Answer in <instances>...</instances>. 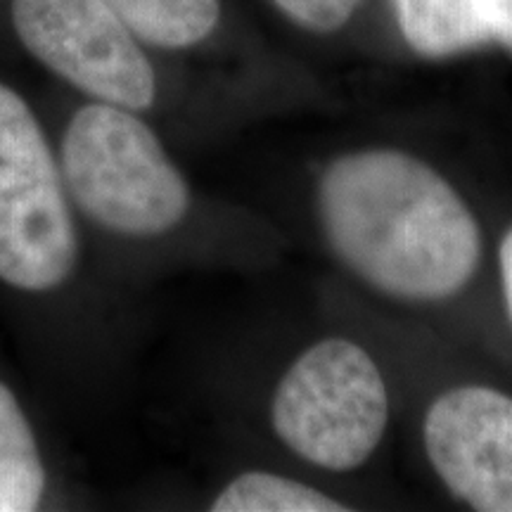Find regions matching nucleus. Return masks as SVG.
Masks as SVG:
<instances>
[{"label": "nucleus", "mask_w": 512, "mask_h": 512, "mask_svg": "<svg viewBox=\"0 0 512 512\" xmlns=\"http://www.w3.org/2000/svg\"><path fill=\"white\" fill-rule=\"evenodd\" d=\"M214 512H344L347 505L297 479L273 472H245L211 503Z\"/></svg>", "instance_id": "obj_10"}, {"label": "nucleus", "mask_w": 512, "mask_h": 512, "mask_svg": "<svg viewBox=\"0 0 512 512\" xmlns=\"http://www.w3.org/2000/svg\"><path fill=\"white\" fill-rule=\"evenodd\" d=\"M491 43L512 53V0H475Z\"/></svg>", "instance_id": "obj_12"}, {"label": "nucleus", "mask_w": 512, "mask_h": 512, "mask_svg": "<svg viewBox=\"0 0 512 512\" xmlns=\"http://www.w3.org/2000/svg\"><path fill=\"white\" fill-rule=\"evenodd\" d=\"M427 458L453 496L484 512H512V396L482 384L434 399L422 427Z\"/></svg>", "instance_id": "obj_6"}, {"label": "nucleus", "mask_w": 512, "mask_h": 512, "mask_svg": "<svg viewBox=\"0 0 512 512\" xmlns=\"http://www.w3.org/2000/svg\"><path fill=\"white\" fill-rule=\"evenodd\" d=\"M60 159L76 207L110 233L155 238L188 214L183 174L152 128L126 107H81L64 131Z\"/></svg>", "instance_id": "obj_2"}, {"label": "nucleus", "mask_w": 512, "mask_h": 512, "mask_svg": "<svg viewBox=\"0 0 512 512\" xmlns=\"http://www.w3.org/2000/svg\"><path fill=\"white\" fill-rule=\"evenodd\" d=\"M138 38L159 48H190L221 19V0H107Z\"/></svg>", "instance_id": "obj_9"}, {"label": "nucleus", "mask_w": 512, "mask_h": 512, "mask_svg": "<svg viewBox=\"0 0 512 512\" xmlns=\"http://www.w3.org/2000/svg\"><path fill=\"white\" fill-rule=\"evenodd\" d=\"M271 420L299 458L330 472L356 470L387 432V384L366 349L351 339H323L278 382Z\"/></svg>", "instance_id": "obj_3"}, {"label": "nucleus", "mask_w": 512, "mask_h": 512, "mask_svg": "<svg viewBox=\"0 0 512 512\" xmlns=\"http://www.w3.org/2000/svg\"><path fill=\"white\" fill-rule=\"evenodd\" d=\"M273 3L297 27L313 34H332L354 17L361 0H273Z\"/></svg>", "instance_id": "obj_11"}, {"label": "nucleus", "mask_w": 512, "mask_h": 512, "mask_svg": "<svg viewBox=\"0 0 512 512\" xmlns=\"http://www.w3.org/2000/svg\"><path fill=\"white\" fill-rule=\"evenodd\" d=\"M330 247L375 290L437 302L463 290L482 256V233L439 171L399 150L351 152L318 183Z\"/></svg>", "instance_id": "obj_1"}, {"label": "nucleus", "mask_w": 512, "mask_h": 512, "mask_svg": "<svg viewBox=\"0 0 512 512\" xmlns=\"http://www.w3.org/2000/svg\"><path fill=\"white\" fill-rule=\"evenodd\" d=\"M17 36L36 60L95 100L126 110L155 102V72L107 0H12Z\"/></svg>", "instance_id": "obj_5"}, {"label": "nucleus", "mask_w": 512, "mask_h": 512, "mask_svg": "<svg viewBox=\"0 0 512 512\" xmlns=\"http://www.w3.org/2000/svg\"><path fill=\"white\" fill-rule=\"evenodd\" d=\"M46 491V467L31 425L8 384L0 382V512H31Z\"/></svg>", "instance_id": "obj_8"}, {"label": "nucleus", "mask_w": 512, "mask_h": 512, "mask_svg": "<svg viewBox=\"0 0 512 512\" xmlns=\"http://www.w3.org/2000/svg\"><path fill=\"white\" fill-rule=\"evenodd\" d=\"M401 36L422 57H453L489 46L475 0H392Z\"/></svg>", "instance_id": "obj_7"}, {"label": "nucleus", "mask_w": 512, "mask_h": 512, "mask_svg": "<svg viewBox=\"0 0 512 512\" xmlns=\"http://www.w3.org/2000/svg\"><path fill=\"white\" fill-rule=\"evenodd\" d=\"M79 256L72 211L41 126L0 83V280L22 292H50Z\"/></svg>", "instance_id": "obj_4"}, {"label": "nucleus", "mask_w": 512, "mask_h": 512, "mask_svg": "<svg viewBox=\"0 0 512 512\" xmlns=\"http://www.w3.org/2000/svg\"><path fill=\"white\" fill-rule=\"evenodd\" d=\"M501 280H503L505 306H508L510 323H512V228L505 233V238L501 242Z\"/></svg>", "instance_id": "obj_13"}]
</instances>
